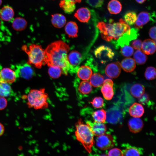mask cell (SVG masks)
I'll return each mask as SVG.
<instances>
[{
  "label": "cell",
  "mask_w": 156,
  "mask_h": 156,
  "mask_svg": "<svg viewBox=\"0 0 156 156\" xmlns=\"http://www.w3.org/2000/svg\"><path fill=\"white\" fill-rule=\"evenodd\" d=\"M7 101L6 99L4 97L0 96V110L5 109L7 106Z\"/></svg>",
  "instance_id": "44"
},
{
  "label": "cell",
  "mask_w": 156,
  "mask_h": 156,
  "mask_svg": "<svg viewBox=\"0 0 156 156\" xmlns=\"http://www.w3.org/2000/svg\"><path fill=\"white\" fill-rule=\"evenodd\" d=\"M144 76L148 80H153L156 77V70L155 68L152 66L147 67L145 71Z\"/></svg>",
  "instance_id": "37"
},
{
  "label": "cell",
  "mask_w": 156,
  "mask_h": 156,
  "mask_svg": "<svg viewBox=\"0 0 156 156\" xmlns=\"http://www.w3.org/2000/svg\"><path fill=\"white\" fill-rule=\"evenodd\" d=\"M108 156H123L122 152L119 149L114 148L110 150L108 153Z\"/></svg>",
  "instance_id": "42"
},
{
  "label": "cell",
  "mask_w": 156,
  "mask_h": 156,
  "mask_svg": "<svg viewBox=\"0 0 156 156\" xmlns=\"http://www.w3.org/2000/svg\"><path fill=\"white\" fill-rule=\"evenodd\" d=\"M78 89L79 92L82 94H88L92 91V86L89 81L87 80H83L80 83Z\"/></svg>",
  "instance_id": "31"
},
{
  "label": "cell",
  "mask_w": 156,
  "mask_h": 156,
  "mask_svg": "<svg viewBox=\"0 0 156 156\" xmlns=\"http://www.w3.org/2000/svg\"><path fill=\"white\" fill-rule=\"evenodd\" d=\"M145 91L144 86L139 83H136L133 85L130 89V92L132 96L135 98H140L144 94Z\"/></svg>",
  "instance_id": "26"
},
{
  "label": "cell",
  "mask_w": 156,
  "mask_h": 156,
  "mask_svg": "<svg viewBox=\"0 0 156 156\" xmlns=\"http://www.w3.org/2000/svg\"><path fill=\"white\" fill-rule=\"evenodd\" d=\"M142 51L146 54L154 53L156 50L155 41L150 39H146L142 43Z\"/></svg>",
  "instance_id": "18"
},
{
  "label": "cell",
  "mask_w": 156,
  "mask_h": 156,
  "mask_svg": "<svg viewBox=\"0 0 156 156\" xmlns=\"http://www.w3.org/2000/svg\"><path fill=\"white\" fill-rule=\"evenodd\" d=\"M150 37L155 41L156 40V27L154 26L152 27L149 31Z\"/></svg>",
  "instance_id": "45"
},
{
  "label": "cell",
  "mask_w": 156,
  "mask_h": 156,
  "mask_svg": "<svg viewBox=\"0 0 156 156\" xmlns=\"http://www.w3.org/2000/svg\"><path fill=\"white\" fill-rule=\"evenodd\" d=\"M72 3H80L81 0H66Z\"/></svg>",
  "instance_id": "47"
},
{
  "label": "cell",
  "mask_w": 156,
  "mask_h": 156,
  "mask_svg": "<svg viewBox=\"0 0 156 156\" xmlns=\"http://www.w3.org/2000/svg\"><path fill=\"white\" fill-rule=\"evenodd\" d=\"M22 48L28 55V64L38 68L46 64L44 50L40 45L31 44L28 46L24 45Z\"/></svg>",
  "instance_id": "5"
},
{
  "label": "cell",
  "mask_w": 156,
  "mask_h": 156,
  "mask_svg": "<svg viewBox=\"0 0 156 156\" xmlns=\"http://www.w3.org/2000/svg\"><path fill=\"white\" fill-rule=\"evenodd\" d=\"M97 26L102 38L108 41L118 39L131 29L129 25L122 18L116 23H108L100 22Z\"/></svg>",
  "instance_id": "2"
},
{
  "label": "cell",
  "mask_w": 156,
  "mask_h": 156,
  "mask_svg": "<svg viewBox=\"0 0 156 156\" xmlns=\"http://www.w3.org/2000/svg\"><path fill=\"white\" fill-rule=\"evenodd\" d=\"M87 2L91 6L97 8L101 7L104 0H86Z\"/></svg>",
  "instance_id": "41"
},
{
  "label": "cell",
  "mask_w": 156,
  "mask_h": 156,
  "mask_svg": "<svg viewBox=\"0 0 156 156\" xmlns=\"http://www.w3.org/2000/svg\"><path fill=\"white\" fill-rule=\"evenodd\" d=\"M27 24V22L25 19L21 17H18L13 20L12 25L15 30L21 31L25 28Z\"/></svg>",
  "instance_id": "27"
},
{
  "label": "cell",
  "mask_w": 156,
  "mask_h": 156,
  "mask_svg": "<svg viewBox=\"0 0 156 156\" xmlns=\"http://www.w3.org/2000/svg\"><path fill=\"white\" fill-rule=\"evenodd\" d=\"M92 116L94 122L104 123L106 118V113L103 109H101L94 112Z\"/></svg>",
  "instance_id": "30"
},
{
  "label": "cell",
  "mask_w": 156,
  "mask_h": 156,
  "mask_svg": "<svg viewBox=\"0 0 156 156\" xmlns=\"http://www.w3.org/2000/svg\"><path fill=\"white\" fill-rule=\"evenodd\" d=\"M17 76L14 70L5 68L0 70V82L11 83L16 80Z\"/></svg>",
  "instance_id": "10"
},
{
  "label": "cell",
  "mask_w": 156,
  "mask_h": 156,
  "mask_svg": "<svg viewBox=\"0 0 156 156\" xmlns=\"http://www.w3.org/2000/svg\"></svg>",
  "instance_id": "51"
},
{
  "label": "cell",
  "mask_w": 156,
  "mask_h": 156,
  "mask_svg": "<svg viewBox=\"0 0 156 156\" xmlns=\"http://www.w3.org/2000/svg\"></svg>",
  "instance_id": "52"
},
{
  "label": "cell",
  "mask_w": 156,
  "mask_h": 156,
  "mask_svg": "<svg viewBox=\"0 0 156 156\" xmlns=\"http://www.w3.org/2000/svg\"><path fill=\"white\" fill-rule=\"evenodd\" d=\"M48 72L50 77L53 79H56L58 78L60 76L62 70L59 67L53 66H49Z\"/></svg>",
  "instance_id": "36"
},
{
  "label": "cell",
  "mask_w": 156,
  "mask_h": 156,
  "mask_svg": "<svg viewBox=\"0 0 156 156\" xmlns=\"http://www.w3.org/2000/svg\"><path fill=\"white\" fill-rule=\"evenodd\" d=\"M151 18L148 12H140L137 17L135 23V27L137 29H140L147 23Z\"/></svg>",
  "instance_id": "17"
},
{
  "label": "cell",
  "mask_w": 156,
  "mask_h": 156,
  "mask_svg": "<svg viewBox=\"0 0 156 156\" xmlns=\"http://www.w3.org/2000/svg\"><path fill=\"white\" fill-rule=\"evenodd\" d=\"M14 16L13 9L8 5L4 6L0 10V17L3 21H9L12 19Z\"/></svg>",
  "instance_id": "20"
},
{
  "label": "cell",
  "mask_w": 156,
  "mask_h": 156,
  "mask_svg": "<svg viewBox=\"0 0 156 156\" xmlns=\"http://www.w3.org/2000/svg\"><path fill=\"white\" fill-rule=\"evenodd\" d=\"M137 18L136 14L134 12H128L124 16V20L129 25L134 24Z\"/></svg>",
  "instance_id": "35"
},
{
  "label": "cell",
  "mask_w": 156,
  "mask_h": 156,
  "mask_svg": "<svg viewBox=\"0 0 156 156\" xmlns=\"http://www.w3.org/2000/svg\"><path fill=\"white\" fill-rule=\"evenodd\" d=\"M94 54L102 63L111 61L114 56V53L112 50L109 47L104 45L97 48L95 51Z\"/></svg>",
  "instance_id": "6"
},
{
  "label": "cell",
  "mask_w": 156,
  "mask_h": 156,
  "mask_svg": "<svg viewBox=\"0 0 156 156\" xmlns=\"http://www.w3.org/2000/svg\"><path fill=\"white\" fill-rule=\"evenodd\" d=\"M65 30L69 37L75 38L77 37L78 27L75 22L72 21L68 22L65 27Z\"/></svg>",
  "instance_id": "24"
},
{
  "label": "cell",
  "mask_w": 156,
  "mask_h": 156,
  "mask_svg": "<svg viewBox=\"0 0 156 156\" xmlns=\"http://www.w3.org/2000/svg\"><path fill=\"white\" fill-rule=\"evenodd\" d=\"M121 66L123 69L127 72L133 71L136 67L135 62L133 59L127 58L124 59L120 64Z\"/></svg>",
  "instance_id": "22"
},
{
  "label": "cell",
  "mask_w": 156,
  "mask_h": 156,
  "mask_svg": "<svg viewBox=\"0 0 156 156\" xmlns=\"http://www.w3.org/2000/svg\"><path fill=\"white\" fill-rule=\"evenodd\" d=\"M101 156H108V155H103Z\"/></svg>",
  "instance_id": "50"
},
{
  "label": "cell",
  "mask_w": 156,
  "mask_h": 156,
  "mask_svg": "<svg viewBox=\"0 0 156 156\" xmlns=\"http://www.w3.org/2000/svg\"><path fill=\"white\" fill-rule=\"evenodd\" d=\"M128 125L131 132L137 133L142 130L143 126V123L140 118L133 117L129 121Z\"/></svg>",
  "instance_id": "15"
},
{
  "label": "cell",
  "mask_w": 156,
  "mask_h": 156,
  "mask_svg": "<svg viewBox=\"0 0 156 156\" xmlns=\"http://www.w3.org/2000/svg\"><path fill=\"white\" fill-rule=\"evenodd\" d=\"M133 57L136 62L140 65L144 64L147 59V56L141 50H137L134 54Z\"/></svg>",
  "instance_id": "33"
},
{
  "label": "cell",
  "mask_w": 156,
  "mask_h": 156,
  "mask_svg": "<svg viewBox=\"0 0 156 156\" xmlns=\"http://www.w3.org/2000/svg\"><path fill=\"white\" fill-rule=\"evenodd\" d=\"M81 55L78 51H71L68 55L70 70L77 67L81 62Z\"/></svg>",
  "instance_id": "14"
},
{
  "label": "cell",
  "mask_w": 156,
  "mask_h": 156,
  "mask_svg": "<svg viewBox=\"0 0 156 156\" xmlns=\"http://www.w3.org/2000/svg\"><path fill=\"white\" fill-rule=\"evenodd\" d=\"M74 16L80 22L87 23L90 18L91 13L88 8L82 7L77 11Z\"/></svg>",
  "instance_id": "16"
},
{
  "label": "cell",
  "mask_w": 156,
  "mask_h": 156,
  "mask_svg": "<svg viewBox=\"0 0 156 156\" xmlns=\"http://www.w3.org/2000/svg\"><path fill=\"white\" fill-rule=\"evenodd\" d=\"M52 25L55 27L60 28L63 27L66 22L65 16L60 14H56L52 15L51 19Z\"/></svg>",
  "instance_id": "23"
},
{
  "label": "cell",
  "mask_w": 156,
  "mask_h": 156,
  "mask_svg": "<svg viewBox=\"0 0 156 156\" xmlns=\"http://www.w3.org/2000/svg\"><path fill=\"white\" fill-rule=\"evenodd\" d=\"M115 144L112 136L110 134L104 133L98 136L96 140V144L101 150H105L113 147Z\"/></svg>",
  "instance_id": "8"
},
{
  "label": "cell",
  "mask_w": 156,
  "mask_h": 156,
  "mask_svg": "<svg viewBox=\"0 0 156 156\" xmlns=\"http://www.w3.org/2000/svg\"><path fill=\"white\" fill-rule=\"evenodd\" d=\"M138 3L140 4H142L146 0H135Z\"/></svg>",
  "instance_id": "48"
},
{
  "label": "cell",
  "mask_w": 156,
  "mask_h": 156,
  "mask_svg": "<svg viewBox=\"0 0 156 156\" xmlns=\"http://www.w3.org/2000/svg\"><path fill=\"white\" fill-rule=\"evenodd\" d=\"M138 35L137 29H131L129 31L124 34L118 39L115 43L116 47L118 48L128 45L131 41L137 38Z\"/></svg>",
  "instance_id": "7"
},
{
  "label": "cell",
  "mask_w": 156,
  "mask_h": 156,
  "mask_svg": "<svg viewBox=\"0 0 156 156\" xmlns=\"http://www.w3.org/2000/svg\"><path fill=\"white\" fill-rule=\"evenodd\" d=\"M90 103L94 107L97 108L101 107L103 105V100L101 97H94Z\"/></svg>",
  "instance_id": "40"
},
{
  "label": "cell",
  "mask_w": 156,
  "mask_h": 156,
  "mask_svg": "<svg viewBox=\"0 0 156 156\" xmlns=\"http://www.w3.org/2000/svg\"><path fill=\"white\" fill-rule=\"evenodd\" d=\"M120 64L119 62H116L109 64L105 68L106 74L111 78H116L119 75L121 70Z\"/></svg>",
  "instance_id": "11"
},
{
  "label": "cell",
  "mask_w": 156,
  "mask_h": 156,
  "mask_svg": "<svg viewBox=\"0 0 156 156\" xmlns=\"http://www.w3.org/2000/svg\"><path fill=\"white\" fill-rule=\"evenodd\" d=\"M122 8L121 3L117 0H111L108 4L107 9L111 14H118L121 12Z\"/></svg>",
  "instance_id": "25"
},
{
  "label": "cell",
  "mask_w": 156,
  "mask_h": 156,
  "mask_svg": "<svg viewBox=\"0 0 156 156\" xmlns=\"http://www.w3.org/2000/svg\"><path fill=\"white\" fill-rule=\"evenodd\" d=\"M2 2V0H0V6Z\"/></svg>",
  "instance_id": "49"
},
{
  "label": "cell",
  "mask_w": 156,
  "mask_h": 156,
  "mask_svg": "<svg viewBox=\"0 0 156 156\" xmlns=\"http://www.w3.org/2000/svg\"><path fill=\"white\" fill-rule=\"evenodd\" d=\"M90 79L89 82L92 86L96 88L102 86L104 81L103 76L99 73L94 74Z\"/></svg>",
  "instance_id": "28"
},
{
  "label": "cell",
  "mask_w": 156,
  "mask_h": 156,
  "mask_svg": "<svg viewBox=\"0 0 156 156\" xmlns=\"http://www.w3.org/2000/svg\"><path fill=\"white\" fill-rule=\"evenodd\" d=\"M142 43V41L140 40L137 39L133 41L132 45L133 48L135 49L141 50Z\"/></svg>",
  "instance_id": "43"
},
{
  "label": "cell",
  "mask_w": 156,
  "mask_h": 156,
  "mask_svg": "<svg viewBox=\"0 0 156 156\" xmlns=\"http://www.w3.org/2000/svg\"><path fill=\"white\" fill-rule=\"evenodd\" d=\"M59 5L64 12L68 14L72 13L76 8L75 3L66 0H61L60 3Z\"/></svg>",
  "instance_id": "29"
},
{
  "label": "cell",
  "mask_w": 156,
  "mask_h": 156,
  "mask_svg": "<svg viewBox=\"0 0 156 156\" xmlns=\"http://www.w3.org/2000/svg\"><path fill=\"white\" fill-rule=\"evenodd\" d=\"M12 89L8 83L0 82V96L6 97L9 96L11 94Z\"/></svg>",
  "instance_id": "34"
},
{
  "label": "cell",
  "mask_w": 156,
  "mask_h": 156,
  "mask_svg": "<svg viewBox=\"0 0 156 156\" xmlns=\"http://www.w3.org/2000/svg\"><path fill=\"white\" fill-rule=\"evenodd\" d=\"M14 71L17 77H20L26 79L31 78L34 74L32 68L28 63L16 66Z\"/></svg>",
  "instance_id": "9"
},
{
  "label": "cell",
  "mask_w": 156,
  "mask_h": 156,
  "mask_svg": "<svg viewBox=\"0 0 156 156\" xmlns=\"http://www.w3.org/2000/svg\"><path fill=\"white\" fill-rule=\"evenodd\" d=\"M27 105L29 108L36 109L47 108L48 95L45 92L44 88L31 89L26 96Z\"/></svg>",
  "instance_id": "4"
},
{
  "label": "cell",
  "mask_w": 156,
  "mask_h": 156,
  "mask_svg": "<svg viewBox=\"0 0 156 156\" xmlns=\"http://www.w3.org/2000/svg\"><path fill=\"white\" fill-rule=\"evenodd\" d=\"M5 130L4 127L2 124L0 123V136L3 133Z\"/></svg>",
  "instance_id": "46"
},
{
  "label": "cell",
  "mask_w": 156,
  "mask_h": 156,
  "mask_svg": "<svg viewBox=\"0 0 156 156\" xmlns=\"http://www.w3.org/2000/svg\"><path fill=\"white\" fill-rule=\"evenodd\" d=\"M92 73V70L87 66H81L78 69L77 72L78 77L83 80H87L90 79Z\"/></svg>",
  "instance_id": "21"
},
{
  "label": "cell",
  "mask_w": 156,
  "mask_h": 156,
  "mask_svg": "<svg viewBox=\"0 0 156 156\" xmlns=\"http://www.w3.org/2000/svg\"><path fill=\"white\" fill-rule=\"evenodd\" d=\"M144 108L142 105L137 103H134L129 107V113L132 116L140 118L143 114Z\"/></svg>",
  "instance_id": "19"
},
{
  "label": "cell",
  "mask_w": 156,
  "mask_h": 156,
  "mask_svg": "<svg viewBox=\"0 0 156 156\" xmlns=\"http://www.w3.org/2000/svg\"><path fill=\"white\" fill-rule=\"evenodd\" d=\"M69 50L68 45L61 40L52 42L44 50L46 64L49 67H59L62 69V73L67 75L70 70L67 55Z\"/></svg>",
  "instance_id": "1"
},
{
  "label": "cell",
  "mask_w": 156,
  "mask_h": 156,
  "mask_svg": "<svg viewBox=\"0 0 156 156\" xmlns=\"http://www.w3.org/2000/svg\"><path fill=\"white\" fill-rule=\"evenodd\" d=\"M122 154L123 156H140L138 150L133 147L127 148L122 152Z\"/></svg>",
  "instance_id": "38"
},
{
  "label": "cell",
  "mask_w": 156,
  "mask_h": 156,
  "mask_svg": "<svg viewBox=\"0 0 156 156\" xmlns=\"http://www.w3.org/2000/svg\"><path fill=\"white\" fill-rule=\"evenodd\" d=\"M86 124L90 127L94 135L98 136L105 133L107 127L103 123L87 121Z\"/></svg>",
  "instance_id": "13"
},
{
  "label": "cell",
  "mask_w": 156,
  "mask_h": 156,
  "mask_svg": "<svg viewBox=\"0 0 156 156\" xmlns=\"http://www.w3.org/2000/svg\"><path fill=\"white\" fill-rule=\"evenodd\" d=\"M120 116V113L118 110L112 109L107 113V119L108 122L114 123L118 120Z\"/></svg>",
  "instance_id": "32"
},
{
  "label": "cell",
  "mask_w": 156,
  "mask_h": 156,
  "mask_svg": "<svg viewBox=\"0 0 156 156\" xmlns=\"http://www.w3.org/2000/svg\"><path fill=\"white\" fill-rule=\"evenodd\" d=\"M113 86V82L111 79H106L104 80L101 91L106 100H111L114 96Z\"/></svg>",
  "instance_id": "12"
},
{
  "label": "cell",
  "mask_w": 156,
  "mask_h": 156,
  "mask_svg": "<svg viewBox=\"0 0 156 156\" xmlns=\"http://www.w3.org/2000/svg\"><path fill=\"white\" fill-rule=\"evenodd\" d=\"M122 47L121 51V54L123 56L125 57H129L133 55L134 50L131 47L125 45Z\"/></svg>",
  "instance_id": "39"
},
{
  "label": "cell",
  "mask_w": 156,
  "mask_h": 156,
  "mask_svg": "<svg viewBox=\"0 0 156 156\" xmlns=\"http://www.w3.org/2000/svg\"><path fill=\"white\" fill-rule=\"evenodd\" d=\"M75 135L77 140L82 145L89 153L94 142V134L90 127L87 124L83 123L81 119L78 120L75 124Z\"/></svg>",
  "instance_id": "3"
}]
</instances>
